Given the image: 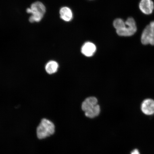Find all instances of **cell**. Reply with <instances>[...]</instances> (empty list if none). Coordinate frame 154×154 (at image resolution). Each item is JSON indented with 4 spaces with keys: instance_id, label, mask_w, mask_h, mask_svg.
I'll list each match as a JSON object with an SVG mask.
<instances>
[{
    "instance_id": "6da1fadb",
    "label": "cell",
    "mask_w": 154,
    "mask_h": 154,
    "mask_svg": "<svg viewBox=\"0 0 154 154\" xmlns=\"http://www.w3.org/2000/svg\"><path fill=\"white\" fill-rule=\"evenodd\" d=\"M55 125L48 119H42L36 130L37 137L39 139H43L49 137L55 132Z\"/></svg>"
},
{
    "instance_id": "7a4b0ae2",
    "label": "cell",
    "mask_w": 154,
    "mask_h": 154,
    "mask_svg": "<svg viewBox=\"0 0 154 154\" xmlns=\"http://www.w3.org/2000/svg\"><path fill=\"white\" fill-rule=\"evenodd\" d=\"M32 16L29 19L30 23L39 22L43 18L46 12V8L40 2H36L32 3L31 6Z\"/></svg>"
},
{
    "instance_id": "3957f363",
    "label": "cell",
    "mask_w": 154,
    "mask_h": 154,
    "mask_svg": "<svg viewBox=\"0 0 154 154\" xmlns=\"http://www.w3.org/2000/svg\"><path fill=\"white\" fill-rule=\"evenodd\" d=\"M137 28L134 19L129 18L127 19L124 26L120 29L116 30L119 36H130L133 35L137 31Z\"/></svg>"
},
{
    "instance_id": "277c9868",
    "label": "cell",
    "mask_w": 154,
    "mask_h": 154,
    "mask_svg": "<svg viewBox=\"0 0 154 154\" xmlns=\"http://www.w3.org/2000/svg\"><path fill=\"white\" fill-rule=\"evenodd\" d=\"M154 34V21H152L144 29L141 35V41L144 45L149 43L151 38Z\"/></svg>"
},
{
    "instance_id": "5b68a950",
    "label": "cell",
    "mask_w": 154,
    "mask_h": 154,
    "mask_svg": "<svg viewBox=\"0 0 154 154\" xmlns=\"http://www.w3.org/2000/svg\"><path fill=\"white\" fill-rule=\"evenodd\" d=\"M142 111L144 114L151 115L154 114V100L147 99L142 102L141 106Z\"/></svg>"
},
{
    "instance_id": "8992f818",
    "label": "cell",
    "mask_w": 154,
    "mask_h": 154,
    "mask_svg": "<svg viewBox=\"0 0 154 154\" xmlns=\"http://www.w3.org/2000/svg\"><path fill=\"white\" fill-rule=\"evenodd\" d=\"M140 10L144 14L149 15L152 13L154 8V3L151 0H141L139 5Z\"/></svg>"
},
{
    "instance_id": "52a82bcc",
    "label": "cell",
    "mask_w": 154,
    "mask_h": 154,
    "mask_svg": "<svg viewBox=\"0 0 154 154\" xmlns=\"http://www.w3.org/2000/svg\"><path fill=\"white\" fill-rule=\"evenodd\" d=\"M96 50L95 45L91 42H86L82 46L81 51L83 54L87 57H91L95 53Z\"/></svg>"
},
{
    "instance_id": "ba28073f",
    "label": "cell",
    "mask_w": 154,
    "mask_h": 154,
    "mask_svg": "<svg viewBox=\"0 0 154 154\" xmlns=\"http://www.w3.org/2000/svg\"><path fill=\"white\" fill-rule=\"evenodd\" d=\"M97 105V100L95 97L87 98L82 103V109L83 111L86 112Z\"/></svg>"
},
{
    "instance_id": "9c48e42d",
    "label": "cell",
    "mask_w": 154,
    "mask_h": 154,
    "mask_svg": "<svg viewBox=\"0 0 154 154\" xmlns=\"http://www.w3.org/2000/svg\"><path fill=\"white\" fill-rule=\"evenodd\" d=\"M60 14L61 19L65 22H69L73 18L72 11L67 7H62L60 11Z\"/></svg>"
},
{
    "instance_id": "30bf717a",
    "label": "cell",
    "mask_w": 154,
    "mask_h": 154,
    "mask_svg": "<svg viewBox=\"0 0 154 154\" xmlns=\"http://www.w3.org/2000/svg\"><path fill=\"white\" fill-rule=\"evenodd\" d=\"M58 67V64L57 62L54 61H51L46 64L45 70L48 74H52L57 72Z\"/></svg>"
},
{
    "instance_id": "8fae6325",
    "label": "cell",
    "mask_w": 154,
    "mask_h": 154,
    "mask_svg": "<svg viewBox=\"0 0 154 154\" xmlns=\"http://www.w3.org/2000/svg\"><path fill=\"white\" fill-rule=\"evenodd\" d=\"M100 109L99 105H97L92 109L85 112L86 116L90 118H93L97 116L99 114Z\"/></svg>"
},
{
    "instance_id": "7c38bea8",
    "label": "cell",
    "mask_w": 154,
    "mask_h": 154,
    "mask_svg": "<svg viewBox=\"0 0 154 154\" xmlns=\"http://www.w3.org/2000/svg\"><path fill=\"white\" fill-rule=\"evenodd\" d=\"M125 22L120 18L116 19L113 22V26L116 30L120 29L125 24Z\"/></svg>"
},
{
    "instance_id": "4fadbf2b",
    "label": "cell",
    "mask_w": 154,
    "mask_h": 154,
    "mask_svg": "<svg viewBox=\"0 0 154 154\" xmlns=\"http://www.w3.org/2000/svg\"><path fill=\"white\" fill-rule=\"evenodd\" d=\"M131 154H140V153L138 149H135L131 152Z\"/></svg>"
},
{
    "instance_id": "5bb4252c",
    "label": "cell",
    "mask_w": 154,
    "mask_h": 154,
    "mask_svg": "<svg viewBox=\"0 0 154 154\" xmlns=\"http://www.w3.org/2000/svg\"><path fill=\"white\" fill-rule=\"evenodd\" d=\"M149 44L151 45H154V35L150 40Z\"/></svg>"
},
{
    "instance_id": "9a60e30c",
    "label": "cell",
    "mask_w": 154,
    "mask_h": 154,
    "mask_svg": "<svg viewBox=\"0 0 154 154\" xmlns=\"http://www.w3.org/2000/svg\"><path fill=\"white\" fill-rule=\"evenodd\" d=\"M26 11L28 13L31 14V9L30 8H29L27 9Z\"/></svg>"
}]
</instances>
